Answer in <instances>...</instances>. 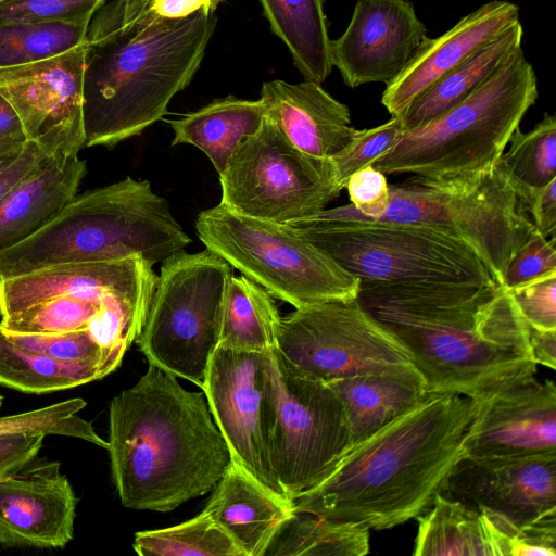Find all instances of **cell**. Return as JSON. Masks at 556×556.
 <instances>
[{
    "label": "cell",
    "instance_id": "14",
    "mask_svg": "<svg viewBox=\"0 0 556 556\" xmlns=\"http://www.w3.org/2000/svg\"><path fill=\"white\" fill-rule=\"evenodd\" d=\"M201 389L232 462L267 489L286 496L269 457L276 407L271 350L245 352L218 346Z\"/></svg>",
    "mask_w": 556,
    "mask_h": 556
},
{
    "label": "cell",
    "instance_id": "13",
    "mask_svg": "<svg viewBox=\"0 0 556 556\" xmlns=\"http://www.w3.org/2000/svg\"><path fill=\"white\" fill-rule=\"evenodd\" d=\"M275 349L296 371L326 383L413 364L357 299L295 308L280 318Z\"/></svg>",
    "mask_w": 556,
    "mask_h": 556
},
{
    "label": "cell",
    "instance_id": "3",
    "mask_svg": "<svg viewBox=\"0 0 556 556\" xmlns=\"http://www.w3.org/2000/svg\"><path fill=\"white\" fill-rule=\"evenodd\" d=\"M111 471L122 504L172 511L214 490L232 463L203 392L149 364L109 410Z\"/></svg>",
    "mask_w": 556,
    "mask_h": 556
},
{
    "label": "cell",
    "instance_id": "32",
    "mask_svg": "<svg viewBox=\"0 0 556 556\" xmlns=\"http://www.w3.org/2000/svg\"><path fill=\"white\" fill-rule=\"evenodd\" d=\"M368 552V528L295 510L265 556H363Z\"/></svg>",
    "mask_w": 556,
    "mask_h": 556
},
{
    "label": "cell",
    "instance_id": "16",
    "mask_svg": "<svg viewBox=\"0 0 556 556\" xmlns=\"http://www.w3.org/2000/svg\"><path fill=\"white\" fill-rule=\"evenodd\" d=\"M476 414L464 457L473 460L556 453V388L535 375L503 380L471 397Z\"/></svg>",
    "mask_w": 556,
    "mask_h": 556
},
{
    "label": "cell",
    "instance_id": "17",
    "mask_svg": "<svg viewBox=\"0 0 556 556\" xmlns=\"http://www.w3.org/2000/svg\"><path fill=\"white\" fill-rule=\"evenodd\" d=\"M439 494L497 514L521 529L556 513V453L488 460L463 457Z\"/></svg>",
    "mask_w": 556,
    "mask_h": 556
},
{
    "label": "cell",
    "instance_id": "5",
    "mask_svg": "<svg viewBox=\"0 0 556 556\" xmlns=\"http://www.w3.org/2000/svg\"><path fill=\"white\" fill-rule=\"evenodd\" d=\"M190 242L150 182L126 177L75 195L36 232L0 249V279L61 264L131 257L153 266Z\"/></svg>",
    "mask_w": 556,
    "mask_h": 556
},
{
    "label": "cell",
    "instance_id": "33",
    "mask_svg": "<svg viewBox=\"0 0 556 556\" xmlns=\"http://www.w3.org/2000/svg\"><path fill=\"white\" fill-rule=\"evenodd\" d=\"M498 165L521 205L529 194L556 178V118L544 114L535 127L522 132L517 128ZM523 207V206H522Z\"/></svg>",
    "mask_w": 556,
    "mask_h": 556
},
{
    "label": "cell",
    "instance_id": "49",
    "mask_svg": "<svg viewBox=\"0 0 556 556\" xmlns=\"http://www.w3.org/2000/svg\"><path fill=\"white\" fill-rule=\"evenodd\" d=\"M27 143L18 114L0 92V160L18 155Z\"/></svg>",
    "mask_w": 556,
    "mask_h": 556
},
{
    "label": "cell",
    "instance_id": "7",
    "mask_svg": "<svg viewBox=\"0 0 556 556\" xmlns=\"http://www.w3.org/2000/svg\"><path fill=\"white\" fill-rule=\"evenodd\" d=\"M288 225L357 278L359 287L495 285L464 241L425 226L364 218L351 204Z\"/></svg>",
    "mask_w": 556,
    "mask_h": 556
},
{
    "label": "cell",
    "instance_id": "34",
    "mask_svg": "<svg viewBox=\"0 0 556 556\" xmlns=\"http://www.w3.org/2000/svg\"><path fill=\"white\" fill-rule=\"evenodd\" d=\"M113 296H123L147 306L151 300L119 292L104 294H63L38 302L16 314L0 319L10 332L62 333L88 330L103 304Z\"/></svg>",
    "mask_w": 556,
    "mask_h": 556
},
{
    "label": "cell",
    "instance_id": "25",
    "mask_svg": "<svg viewBox=\"0 0 556 556\" xmlns=\"http://www.w3.org/2000/svg\"><path fill=\"white\" fill-rule=\"evenodd\" d=\"M85 174L78 154L47 156L0 201V249L46 225L76 195Z\"/></svg>",
    "mask_w": 556,
    "mask_h": 556
},
{
    "label": "cell",
    "instance_id": "40",
    "mask_svg": "<svg viewBox=\"0 0 556 556\" xmlns=\"http://www.w3.org/2000/svg\"><path fill=\"white\" fill-rule=\"evenodd\" d=\"M105 0H0V24L90 23Z\"/></svg>",
    "mask_w": 556,
    "mask_h": 556
},
{
    "label": "cell",
    "instance_id": "39",
    "mask_svg": "<svg viewBox=\"0 0 556 556\" xmlns=\"http://www.w3.org/2000/svg\"><path fill=\"white\" fill-rule=\"evenodd\" d=\"M2 330L24 349L61 362L93 365L99 367L103 378L106 376L103 352L87 330L62 333H21L10 332L3 328Z\"/></svg>",
    "mask_w": 556,
    "mask_h": 556
},
{
    "label": "cell",
    "instance_id": "50",
    "mask_svg": "<svg viewBox=\"0 0 556 556\" xmlns=\"http://www.w3.org/2000/svg\"><path fill=\"white\" fill-rule=\"evenodd\" d=\"M48 155L28 142L24 150L0 169V201Z\"/></svg>",
    "mask_w": 556,
    "mask_h": 556
},
{
    "label": "cell",
    "instance_id": "37",
    "mask_svg": "<svg viewBox=\"0 0 556 556\" xmlns=\"http://www.w3.org/2000/svg\"><path fill=\"white\" fill-rule=\"evenodd\" d=\"M87 403L81 397L68 399L46 407L0 417V435L17 432H42L80 439L108 450L109 443L92 425L78 416Z\"/></svg>",
    "mask_w": 556,
    "mask_h": 556
},
{
    "label": "cell",
    "instance_id": "41",
    "mask_svg": "<svg viewBox=\"0 0 556 556\" xmlns=\"http://www.w3.org/2000/svg\"><path fill=\"white\" fill-rule=\"evenodd\" d=\"M553 273H556L555 236L548 240L534 230L510 257L501 286L513 289Z\"/></svg>",
    "mask_w": 556,
    "mask_h": 556
},
{
    "label": "cell",
    "instance_id": "52",
    "mask_svg": "<svg viewBox=\"0 0 556 556\" xmlns=\"http://www.w3.org/2000/svg\"><path fill=\"white\" fill-rule=\"evenodd\" d=\"M14 157H8V159L0 160V169H2L7 164H9Z\"/></svg>",
    "mask_w": 556,
    "mask_h": 556
},
{
    "label": "cell",
    "instance_id": "20",
    "mask_svg": "<svg viewBox=\"0 0 556 556\" xmlns=\"http://www.w3.org/2000/svg\"><path fill=\"white\" fill-rule=\"evenodd\" d=\"M520 21L519 7L492 0L459 20L437 38L427 37L382 93L391 116H401L414 99L477 50Z\"/></svg>",
    "mask_w": 556,
    "mask_h": 556
},
{
    "label": "cell",
    "instance_id": "15",
    "mask_svg": "<svg viewBox=\"0 0 556 556\" xmlns=\"http://www.w3.org/2000/svg\"><path fill=\"white\" fill-rule=\"evenodd\" d=\"M86 45L38 62L0 70V92L18 114L28 142L46 155L85 147L83 83Z\"/></svg>",
    "mask_w": 556,
    "mask_h": 556
},
{
    "label": "cell",
    "instance_id": "42",
    "mask_svg": "<svg viewBox=\"0 0 556 556\" xmlns=\"http://www.w3.org/2000/svg\"><path fill=\"white\" fill-rule=\"evenodd\" d=\"M506 290L530 327L556 330V273Z\"/></svg>",
    "mask_w": 556,
    "mask_h": 556
},
{
    "label": "cell",
    "instance_id": "24",
    "mask_svg": "<svg viewBox=\"0 0 556 556\" xmlns=\"http://www.w3.org/2000/svg\"><path fill=\"white\" fill-rule=\"evenodd\" d=\"M417 519L414 556H510L519 530L497 514L440 494Z\"/></svg>",
    "mask_w": 556,
    "mask_h": 556
},
{
    "label": "cell",
    "instance_id": "23",
    "mask_svg": "<svg viewBox=\"0 0 556 556\" xmlns=\"http://www.w3.org/2000/svg\"><path fill=\"white\" fill-rule=\"evenodd\" d=\"M294 511L293 500L267 489L233 462L203 509L244 556H265Z\"/></svg>",
    "mask_w": 556,
    "mask_h": 556
},
{
    "label": "cell",
    "instance_id": "29",
    "mask_svg": "<svg viewBox=\"0 0 556 556\" xmlns=\"http://www.w3.org/2000/svg\"><path fill=\"white\" fill-rule=\"evenodd\" d=\"M325 0H260L271 30L289 49L305 80L321 84L332 72Z\"/></svg>",
    "mask_w": 556,
    "mask_h": 556
},
{
    "label": "cell",
    "instance_id": "43",
    "mask_svg": "<svg viewBox=\"0 0 556 556\" xmlns=\"http://www.w3.org/2000/svg\"><path fill=\"white\" fill-rule=\"evenodd\" d=\"M351 205L356 214L368 219H378L390 201V186L386 175L371 165L354 173L348 180Z\"/></svg>",
    "mask_w": 556,
    "mask_h": 556
},
{
    "label": "cell",
    "instance_id": "2",
    "mask_svg": "<svg viewBox=\"0 0 556 556\" xmlns=\"http://www.w3.org/2000/svg\"><path fill=\"white\" fill-rule=\"evenodd\" d=\"M476 414L472 399L429 392L407 410L352 446L314 489L294 500L295 510L383 530L430 508L464 457Z\"/></svg>",
    "mask_w": 556,
    "mask_h": 556
},
{
    "label": "cell",
    "instance_id": "12",
    "mask_svg": "<svg viewBox=\"0 0 556 556\" xmlns=\"http://www.w3.org/2000/svg\"><path fill=\"white\" fill-rule=\"evenodd\" d=\"M276 407L269 457L285 495L295 500L319 484L351 448L344 405L326 382L308 378L271 350Z\"/></svg>",
    "mask_w": 556,
    "mask_h": 556
},
{
    "label": "cell",
    "instance_id": "1",
    "mask_svg": "<svg viewBox=\"0 0 556 556\" xmlns=\"http://www.w3.org/2000/svg\"><path fill=\"white\" fill-rule=\"evenodd\" d=\"M357 301L406 348L429 392L471 399L536 372L528 325L501 285L358 287Z\"/></svg>",
    "mask_w": 556,
    "mask_h": 556
},
{
    "label": "cell",
    "instance_id": "11",
    "mask_svg": "<svg viewBox=\"0 0 556 556\" xmlns=\"http://www.w3.org/2000/svg\"><path fill=\"white\" fill-rule=\"evenodd\" d=\"M220 202L241 214L289 224L339 197L330 161L298 149L265 114L219 174Z\"/></svg>",
    "mask_w": 556,
    "mask_h": 556
},
{
    "label": "cell",
    "instance_id": "36",
    "mask_svg": "<svg viewBox=\"0 0 556 556\" xmlns=\"http://www.w3.org/2000/svg\"><path fill=\"white\" fill-rule=\"evenodd\" d=\"M134 549L142 556H244L203 511L174 527L137 532Z\"/></svg>",
    "mask_w": 556,
    "mask_h": 556
},
{
    "label": "cell",
    "instance_id": "27",
    "mask_svg": "<svg viewBox=\"0 0 556 556\" xmlns=\"http://www.w3.org/2000/svg\"><path fill=\"white\" fill-rule=\"evenodd\" d=\"M264 117L265 106L261 99L228 96L169 121L174 131L172 144L187 143L199 148L219 175L238 147L257 131Z\"/></svg>",
    "mask_w": 556,
    "mask_h": 556
},
{
    "label": "cell",
    "instance_id": "6",
    "mask_svg": "<svg viewBox=\"0 0 556 556\" xmlns=\"http://www.w3.org/2000/svg\"><path fill=\"white\" fill-rule=\"evenodd\" d=\"M538 96L536 76L521 47L465 100L405 130L394 149L371 166L384 175L431 179L491 172Z\"/></svg>",
    "mask_w": 556,
    "mask_h": 556
},
{
    "label": "cell",
    "instance_id": "46",
    "mask_svg": "<svg viewBox=\"0 0 556 556\" xmlns=\"http://www.w3.org/2000/svg\"><path fill=\"white\" fill-rule=\"evenodd\" d=\"M555 555L556 513L547 515L519 529L510 548V556Z\"/></svg>",
    "mask_w": 556,
    "mask_h": 556
},
{
    "label": "cell",
    "instance_id": "19",
    "mask_svg": "<svg viewBox=\"0 0 556 556\" xmlns=\"http://www.w3.org/2000/svg\"><path fill=\"white\" fill-rule=\"evenodd\" d=\"M77 503L61 463L37 457L0 480V544L65 547L74 538Z\"/></svg>",
    "mask_w": 556,
    "mask_h": 556
},
{
    "label": "cell",
    "instance_id": "51",
    "mask_svg": "<svg viewBox=\"0 0 556 556\" xmlns=\"http://www.w3.org/2000/svg\"><path fill=\"white\" fill-rule=\"evenodd\" d=\"M528 331L529 343L535 364L555 369L556 330H540L528 325Z\"/></svg>",
    "mask_w": 556,
    "mask_h": 556
},
{
    "label": "cell",
    "instance_id": "10",
    "mask_svg": "<svg viewBox=\"0 0 556 556\" xmlns=\"http://www.w3.org/2000/svg\"><path fill=\"white\" fill-rule=\"evenodd\" d=\"M162 263L136 342L149 364L202 388L233 267L208 249L182 250Z\"/></svg>",
    "mask_w": 556,
    "mask_h": 556
},
{
    "label": "cell",
    "instance_id": "31",
    "mask_svg": "<svg viewBox=\"0 0 556 556\" xmlns=\"http://www.w3.org/2000/svg\"><path fill=\"white\" fill-rule=\"evenodd\" d=\"M99 367L66 363L12 341L0 325V384L27 394H46L102 379Z\"/></svg>",
    "mask_w": 556,
    "mask_h": 556
},
{
    "label": "cell",
    "instance_id": "48",
    "mask_svg": "<svg viewBox=\"0 0 556 556\" xmlns=\"http://www.w3.org/2000/svg\"><path fill=\"white\" fill-rule=\"evenodd\" d=\"M536 231L548 238L556 230V178L532 191L522 203Z\"/></svg>",
    "mask_w": 556,
    "mask_h": 556
},
{
    "label": "cell",
    "instance_id": "8",
    "mask_svg": "<svg viewBox=\"0 0 556 556\" xmlns=\"http://www.w3.org/2000/svg\"><path fill=\"white\" fill-rule=\"evenodd\" d=\"M195 230L206 249L294 308L357 299L358 279L288 224L219 202L199 213Z\"/></svg>",
    "mask_w": 556,
    "mask_h": 556
},
{
    "label": "cell",
    "instance_id": "26",
    "mask_svg": "<svg viewBox=\"0 0 556 556\" xmlns=\"http://www.w3.org/2000/svg\"><path fill=\"white\" fill-rule=\"evenodd\" d=\"M328 384L344 405L352 446L412 409L429 394L427 382L414 364Z\"/></svg>",
    "mask_w": 556,
    "mask_h": 556
},
{
    "label": "cell",
    "instance_id": "21",
    "mask_svg": "<svg viewBox=\"0 0 556 556\" xmlns=\"http://www.w3.org/2000/svg\"><path fill=\"white\" fill-rule=\"evenodd\" d=\"M156 279L152 265L139 257L39 268L0 279V317L63 294L119 292L151 300Z\"/></svg>",
    "mask_w": 556,
    "mask_h": 556
},
{
    "label": "cell",
    "instance_id": "28",
    "mask_svg": "<svg viewBox=\"0 0 556 556\" xmlns=\"http://www.w3.org/2000/svg\"><path fill=\"white\" fill-rule=\"evenodd\" d=\"M522 37L523 28L519 21L437 80L400 116L405 130L428 124L469 97L511 52L522 47Z\"/></svg>",
    "mask_w": 556,
    "mask_h": 556
},
{
    "label": "cell",
    "instance_id": "53",
    "mask_svg": "<svg viewBox=\"0 0 556 556\" xmlns=\"http://www.w3.org/2000/svg\"><path fill=\"white\" fill-rule=\"evenodd\" d=\"M2 402H3V396H2V395H0V408H1V406H2Z\"/></svg>",
    "mask_w": 556,
    "mask_h": 556
},
{
    "label": "cell",
    "instance_id": "38",
    "mask_svg": "<svg viewBox=\"0 0 556 556\" xmlns=\"http://www.w3.org/2000/svg\"><path fill=\"white\" fill-rule=\"evenodd\" d=\"M404 131L400 116H392L387 123L374 128L357 129L353 139L330 157L338 189L342 191L354 173L372 165L393 150Z\"/></svg>",
    "mask_w": 556,
    "mask_h": 556
},
{
    "label": "cell",
    "instance_id": "44",
    "mask_svg": "<svg viewBox=\"0 0 556 556\" xmlns=\"http://www.w3.org/2000/svg\"><path fill=\"white\" fill-rule=\"evenodd\" d=\"M151 0H113L93 15L87 41L93 42L127 34L142 15Z\"/></svg>",
    "mask_w": 556,
    "mask_h": 556
},
{
    "label": "cell",
    "instance_id": "45",
    "mask_svg": "<svg viewBox=\"0 0 556 556\" xmlns=\"http://www.w3.org/2000/svg\"><path fill=\"white\" fill-rule=\"evenodd\" d=\"M47 434L17 432L0 435V480L25 468L38 457Z\"/></svg>",
    "mask_w": 556,
    "mask_h": 556
},
{
    "label": "cell",
    "instance_id": "4",
    "mask_svg": "<svg viewBox=\"0 0 556 556\" xmlns=\"http://www.w3.org/2000/svg\"><path fill=\"white\" fill-rule=\"evenodd\" d=\"M214 13L156 20L113 38L86 39L85 147L112 148L167 114L192 80L214 34Z\"/></svg>",
    "mask_w": 556,
    "mask_h": 556
},
{
    "label": "cell",
    "instance_id": "30",
    "mask_svg": "<svg viewBox=\"0 0 556 556\" xmlns=\"http://www.w3.org/2000/svg\"><path fill=\"white\" fill-rule=\"evenodd\" d=\"M281 316L273 296L244 276L232 277L227 290L219 346L267 352L276 348Z\"/></svg>",
    "mask_w": 556,
    "mask_h": 556
},
{
    "label": "cell",
    "instance_id": "35",
    "mask_svg": "<svg viewBox=\"0 0 556 556\" xmlns=\"http://www.w3.org/2000/svg\"><path fill=\"white\" fill-rule=\"evenodd\" d=\"M89 24H0V70L46 60L84 43Z\"/></svg>",
    "mask_w": 556,
    "mask_h": 556
},
{
    "label": "cell",
    "instance_id": "47",
    "mask_svg": "<svg viewBox=\"0 0 556 556\" xmlns=\"http://www.w3.org/2000/svg\"><path fill=\"white\" fill-rule=\"evenodd\" d=\"M223 1L224 0H151L131 29L156 20L182 18L199 11L212 14L215 13V10Z\"/></svg>",
    "mask_w": 556,
    "mask_h": 556
},
{
    "label": "cell",
    "instance_id": "18",
    "mask_svg": "<svg viewBox=\"0 0 556 556\" xmlns=\"http://www.w3.org/2000/svg\"><path fill=\"white\" fill-rule=\"evenodd\" d=\"M427 37L410 0H357L345 31L330 42L332 65L350 88L387 85Z\"/></svg>",
    "mask_w": 556,
    "mask_h": 556
},
{
    "label": "cell",
    "instance_id": "22",
    "mask_svg": "<svg viewBox=\"0 0 556 556\" xmlns=\"http://www.w3.org/2000/svg\"><path fill=\"white\" fill-rule=\"evenodd\" d=\"M265 114L302 152L328 160L354 137L349 108L311 80L266 81L261 89Z\"/></svg>",
    "mask_w": 556,
    "mask_h": 556
},
{
    "label": "cell",
    "instance_id": "9",
    "mask_svg": "<svg viewBox=\"0 0 556 556\" xmlns=\"http://www.w3.org/2000/svg\"><path fill=\"white\" fill-rule=\"evenodd\" d=\"M389 186V205L374 220L425 226L464 241L497 285L503 283L513 254L535 230L498 162L481 175H413Z\"/></svg>",
    "mask_w": 556,
    "mask_h": 556
}]
</instances>
